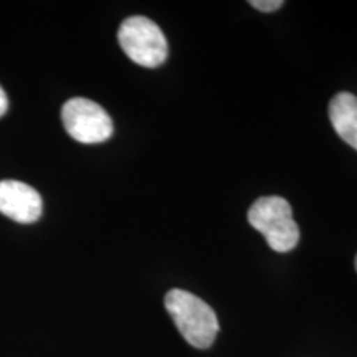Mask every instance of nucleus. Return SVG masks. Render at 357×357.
Here are the masks:
<instances>
[{"mask_svg":"<svg viewBox=\"0 0 357 357\" xmlns=\"http://www.w3.org/2000/svg\"><path fill=\"white\" fill-rule=\"evenodd\" d=\"M164 305L190 346L207 349L213 344L218 333V319L207 303L185 289L176 288L166 294Z\"/></svg>","mask_w":357,"mask_h":357,"instance_id":"1","label":"nucleus"},{"mask_svg":"<svg viewBox=\"0 0 357 357\" xmlns=\"http://www.w3.org/2000/svg\"><path fill=\"white\" fill-rule=\"evenodd\" d=\"M248 222L278 253L291 252L300 242V227L293 218L291 205L280 195L257 199L248 211Z\"/></svg>","mask_w":357,"mask_h":357,"instance_id":"2","label":"nucleus"},{"mask_svg":"<svg viewBox=\"0 0 357 357\" xmlns=\"http://www.w3.org/2000/svg\"><path fill=\"white\" fill-rule=\"evenodd\" d=\"M118 40L129 60L144 68H158L169 55L162 30L147 17L136 15L124 20L119 26Z\"/></svg>","mask_w":357,"mask_h":357,"instance_id":"3","label":"nucleus"},{"mask_svg":"<svg viewBox=\"0 0 357 357\" xmlns=\"http://www.w3.org/2000/svg\"><path fill=\"white\" fill-rule=\"evenodd\" d=\"M65 131L83 144H98L113 136L109 114L88 98H71L61 108Z\"/></svg>","mask_w":357,"mask_h":357,"instance_id":"4","label":"nucleus"},{"mask_svg":"<svg viewBox=\"0 0 357 357\" xmlns=\"http://www.w3.org/2000/svg\"><path fill=\"white\" fill-rule=\"evenodd\" d=\"M43 200L32 185L20 181H0V213L19 223H33L42 217Z\"/></svg>","mask_w":357,"mask_h":357,"instance_id":"5","label":"nucleus"},{"mask_svg":"<svg viewBox=\"0 0 357 357\" xmlns=\"http://www.w3.org/2000/svg\"><path fill=\"white\" fill-rule=\"evenodd\" d=\"M329 121L346 144L357 151V96L341 91L329 101Z\"/></svg>","mask_w":357,"mask_h":357,"instance_id":"6","label":"nucleus"},{"mask_svg":"<svg viewBox=\"0 0 357 357\" xmlns=\"http://www.w3.org/2000/svg\"><path fill=\"white\" fill-rule=\"evenodd\" d=\"M283 0H252L250 6L255 7L260 12H276L283 7Z\"/></svg>","mask_w":357,"mask_h":357,"instance_id":"7","label":"nucleus"},{"mask_svg":"<svg viewBox=\"0 0 357 357\" xmlns=\"http://www.w3.org/2000/svg\"><path fill=\"white\" fill-rule=\"evenodd\" d=\"M7 109H8V98L6 95V91H3V88L0 86V118L7 113Z\"/></svg>","mask_w":357,"mask_h":357,"instance_id":"8","label":"nucleus"},{"mask_svg":"<svg viewBox=\"0 0 357 357\" xmlns=\"http://www.w3.org/2000/svg\"><path fill=\"white\" fill-rule=\"evenodd\" d=\"M354 265H356V271H357V255H356V261H354Z\"/></svg>","mask_w":357,"mask_h":357,"instance_id":"9","label":"nucleus"}]
</instances>
